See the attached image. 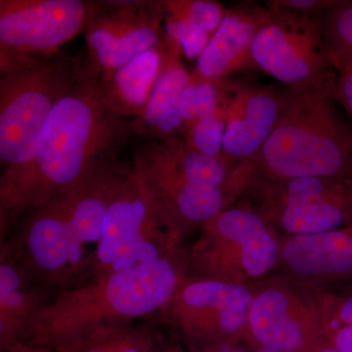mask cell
Segmentation results:
<instances>
[{
	"label": "cell",
	"instance_id": "6da1fadb",
	"mask_svg": "<svg viewBox=\"0 0 352 352\" xmlns=\"http://www.w3.org/2000/svg\"><path fill=\"white\" fill-rule=\"evenodd\" d=\"M124 118L104 97L98 74L82 63L67 94L46 120L36 159L24 177L0 199L1 228L27 210L66 193L122 138Z\"/></svg>",
	"mask_w": 352,
	"mask_h": 352
},
{
	"label": "cell",
	"instance_id": "7a4b0ae2",
	"mask_svg": "<svg viewBox=\"0 0 352 352\" xmlns=\"http://www.w3.org/2000/svg\"><path fill=\"white\" fill-rule=\"evenodd\" d=\"M131 164L102 159L76 186L32 210L11 254L44 286L63 291L91 280L104 221Z\"/></svg>",
	"mask_w": 352,
	"mask_h": 352
},
{
	"label": "cell",
	"instance_id": "3957f363",
	"mask_svg": "<svg viewBox=\"0 0 352 352\" xmlns=\"http://www.w3.org/2000/svg\"><path fill=\"white\" fill-rule=\"evenodd\" d=\"M187 277V254L107 273L58 292L30 321L23 342L72 352L95 333L157 314Z\"/></svg>",
	"mask_w": 352,
	"mask_h": 352
},
{
	"label": "cell",
	"instance_id": "277c9868",
	"mask_svg": "<svg viewBox=\"0 0 352 352\" xmlns=\"http://www.w3.org/2000/svg\"><path fill=\"white\" fill-rule=\"evenodd\" d=\"M325 91L286 88L281 115L249 162L272 179L352 178V124Z\"/></svg>",
	"mask_w": 352,
	"mask_h": 352
},
{
	"label": "cell",
	"instance_id": "5b68a950",
	"mask_svg": "<svg viewBox=\"0 0 352 352\" xmlns=\"http://www.w3.org/2000/svg\"><path fill=\"white\" fill-rule=\"evenodd\" d=\"M78 60L65 55L34 57L2 74L0 80V199L31 168L46 120L80 72Z\"/></svg>",
	"mask_w": 352,
	"mask_h": 352
},
{
	"label": "cell",
	"instance_id": "8992f818",
	"mask_svg": "<svg viewBox=\"0 0 352 352\" xmlns=\"http://www.w3.org/2000/svg\"><path fill=\"white\" fill-rule=\"evenodd\" d=\"M280 261L274 229L247 206L229 207L201 226L187 254L191 277L250 285Z\"/></svg>",
	"mask_w": 352,
	"mask_h": 352
},
{
	"label": "cell",
	"instance_id": "52a82bcc",
	"mask_svg": "<svg viewBox=\"0 0 352 352\" xmlns=\"http://www.w3.org/2000/svg\"><path fill=\"white\" fill-rule=\"evenodd\" d=\"M182 237L131 166L106 212L91 279L170 256Z\"/></svg>",
	"mask_w": 352,
	"mask_h": 352
},
{
	"label": "cell",
	"instance_id": "ba28073f",
	"mask_svg": "<svg viewBox=\"0 0 352 352\" xmlns=\"http://www.w3.org/2000/svg\"><path fill=\"white\" fill-rule=\"evenodd\" d=\"M240 196L273 229L288 236L328 232L352 224V178L272 179L252 168Z\"/></svg>",
	"mask_w": 352,
	"mask_h": 352
},
{
	"label": "cell",
	"instance_id": "9c48e42d",
	"mask_svg": "<svg viewBox=\"0 0 352 352\" xmlns=\"http://www.w3.org/2000/svg\"><path fill=\"white\" fill-rule=\"evenodd\" d=\"M258 68L294 90L330 94L337 69L315 15L264 7L252 45Z\"/></svg>",
	"mask_w": 352,
	"mask_h": 352
},
{
	"label": "cell",
	"instance_id": "30bf717a",
	"mask_svg": "<svg viewBox=\"0 0 352 352\" xmlns=\"http://www.w3.org/2000/svg\"><path fill=\"white\" fill-rule=\"evenodd\" d=\"M104 8L105 2L82 0H0L1 75L31 58L59 54Z\"/></svg>",
	"mask_w": 352,
	"mask_h": 352
},
{
	"label": "cell",
	"instance_id": "8fae6325",
	"mask_svg": "<svg viewBox=\"0 0 352 352\" xmlns=\"http://www.w3.org/2000/svg\"><path fill=\"white\" fill-rule=\"evenodd\" d=\"M252 298L250 285L187 276L157 315L182 333L189 349L248 342Z\"/></svg>",
	"mask_w": 352,
	"mask_h": 352
},
{
	"label": "cell",
	"instance_id": "7c38bea8",
	"mask_svg": "<svg viewBox=\"0 0 352 352\" xmlns=\"http://www.w3.org/2000/svg\"><path fill=\"white\" fill-rule=\"evenodd\" d=\"M329 342L323 295L284 281L254 289L248 323V344L280 352H314Z\"/></svg>",
	"mask_w": 352,
	"mask_h": 352
},
{
	"label": "cell",
	"instance_id": "4fadbf2b",
	"mask_svg": "<svg viewBox=\"0 0 352 352\" xmlns=\"http://www.w3.org/2000/svg\"><path fill=\"white\" fill-rule=\"evenodd\" d=\"M163 1L105 2L85 30L88 63L105 78L164 43Z\"/></svg>",
	"mask_w": 352,
	"mask_h": 352
},
{
	"label": "cell",
	"instance_id": "5bb4252c",
	"mask_svg": "<svg viewBox=\"0 0 352 352\" xmlns=\"http://www.w3.org/2000/svg\"><path fill=\"white\" fill-rule=\"evenodd\" d=\"M132 170L159 207L184 235L230 207L238 198L232 190L201 186L186 182L135 150Z\"/></svg>",
	"mask_w": 352,
	"mask_h": 352
},
{
	"label": "cell",
	"instance_id": "9a60e30c",
	"mask_svg": "<svg viewBox=\"0 0 352 352\" xmlns=\"http://www.w3.org/2000/svg\"><path fill=\"white\" fill-rule=\"evenodd\" d=\"M285 91L232 82L222 154L234 166L251 161L270 138L283 109Z\"/></svg>",
	"mask_w": 352,
	"mask_h": 352
},
{
	"label": "cell",
	"instance_id": "2e32d148",
	"mask_svg": "<svg viewBox=\"0 0 352 352\" xmlns=\"http://www.w3.org/2000/svg\"><path fill=\"white\" fill-rule=\"evenodd\" d=\"M296 276L323 282L352 280L351 226L280 243V261Z\"/></svg>",
	"mask_w": 352,
	"mask_h": 352
},
{
	"label": "cell",
	"instance_id": "e0dca14e",
	"mask_svg": "<svg viewBox=\"0 0 352 352\" xmlns=\"http://www.w3.org/2000/svg\"><path fill=\"white\" fill-rule=\"evenodd\" d=\"M264 7L245 4L226 10L200 56L192 75L207 80H226L254 67L252 45Z\"/></svg>",
	"mask_w": 352,
	"mask_h": 352
},
{
	"label": "cell",
	"instance_id": "ac0fdd59",
	"mask_svg": "<svg viewBox=\"0 0 352 352\" xmlns=\"http://www.w3.org/2000/svg\"><path fill=\"white\" fill-rule=\"evenodd\" d=\"M164 41L163 69L142 115L131 124V131L134 133L150 136L155 140L175 138L183 133L180 101L191 76L182 64L180 50L166 39Z\"/></svg>",
	"mask_w": 352,
	"mask_h": 352
},
{
	"label": "cell",
	"instance_id": "d6986e66",
	"mask_svg": "<svg viewBox=\"0 0 352 352\" xmlns=\"http://www.w3.org/2000/svg\"><path fill=\"white\" fill-rule=\"evenodd\" d=\"M164 58V41L111 75L99 76L104 97L116 113L135 119L142 115L163 69Z\"/></svg>",
	"mask_w": 352,
	"mask_h": 352
},
{
	"label": "cell",
	"instance_id": "ffe728a7",
	"mask_svg": "<svg viewBox=\"0 0 352 352\" xmlns=\"http://www.w3.org/2000/svg\"><path fill=\"white\" fill-rule=\"evenodd\" d=\"M48 300L29 283L0 294V347L23 342L30 321Z\"/></svg>",
	"mask_w": 352,
	"mask_h": 352
},
{
	"label": "cell",
	"instance_id": "44dd1931",
	"mask_svg": "<svg viewBox=\"0 0 352 352\" xmlns=\"http://www.w3.org/2000/svg\"><path fill=\"white\" fill-rule=\"evenodd\" d=\"M315 17L337 72L352 66V0H335Z\"/></svg>",
	"mask_w": 352,
	"mask_h": 352
},
{
	"label": "cell",
	"instance_id": "7402d4cb",
	"mask_svg": "<svg viewBox=\"0 0 352 352\" xmlns=\"http://www.w3.org/2000/svg\"><path fill=\"white\" fill-rule=\"evenodd\" d=\"M163 342L152 328L131 323L100 331L72 352H157Z\"/></svg>",
	"mask_w": 352,
	"mask_h": 352
},
{
	"label": "cell",
	"instance_id": "603a6c76",
	"mask_svg": "<svg viewBox=\"0 0 352 352\" xmlns=\"http://www.w3.org/2000/svg\"><path fill=\"white\" fill-rule=\"evenodd\" d=\"M232 82L207 80L190 76L180 101V116L184 127L194 120L214 112L229 101Z\"/></svg>",
	"mask_w": 352,
	"mask_h": 352
},
{
	"label": "cell",
	"instance_id": "cb8c5ba5",
	"mask_svg": "<svg viewBox=\"0 0 352 352\" xmlns=\"http://www.w3.org/2000/svg\"><path fill=\"white\" fill-rule=\"evenodd\" d=\"M228 103L184 127L183 138L192 148L210 156L222 155Z\"/></svg>",
	"mask_w": 352,
	"mask_h": 352
},
{
	"label": "cell",
	"instance_id": "d4e9b609",
	"mask_svg": "<svg viewBox=\"0 0 352 352\" xmlns=\"http://www.w3.org/2000/svg\"><path fill=\"white\" fill-rule=\"evenodd\" d=\"M163 2L164 17L197 25L212 36L226 11L219 2L210 0H168Z\"/></svg>",
	"mask_w": 352,
	"mask_h": 352
},
{
	"label": "cell",
	"instance_id": "484cf974",
	"mask_svg": "<svg viewBox=\"0 0 352 352\" xmlns=\"http://www.w3.org/2000/svg\"><path fill=\"white\" fill-rule=\"evenodd\" d=\"M164 39L173 44L187 59H198L212 34L184 21L164 17Z\"/></svg>",
	"mask_w": 352,
	"mask_h": 352
},
{
	"label": "cell",
	"instance_id": "4316f807",
	"mask_svg": "<svg viewBox=\"0 0 352 352\" xmlns=\"http://www.w3.org/2000/svg\"><path fill=\"white\" fill-rule=\"evenodd\" d=\"M330 96L352 119V66L337 72Z\"/></svg>",
	"mask_w": 352,
	"mask_h": 352
},
{
	"label": "cell",
	"instance_id": "83f0119b",
	"mask_svg": "<svg viewBox=\"0 0 352 352\" xmlns=\"http://www.w3.org/2000/svg\"><path fill=\"white\" fill-rule=\"evenodd\" d=\"M333 2L335 0H273L270 2V6L307 15H316L333 6Z\"/></svg>",
	"mask_w": 352,
	"mask_h": 352
},
{
	"label": "cell",
	"instance_id": "f1b7e54d",
	"mask_svg": "<svg viewBox=\"0 0 352 352\" xmlns=\"http://www.w3.org/2000/svg\"><path fill=\"white\" fill-rule=\"evenodd\" d=\"M328 340L339 352H352V325L326 324Z\"/></svg>",
	"mask_w": 352,
	"mask_h": 352
},
{
	"label": "cell",
	"instance_id": "f546056e",
	"mask_svg": "<svg viewBox=\"0 0 352 352\" xmlns=\"http://www.w3.org/2000/svg\"><path fill=\"white\" fill-rule=\"evenodd\" d=\"M191 352H250L239 346V342H223L212 346L190 349Z\"/></svg>",
	"mask_w": 352,
	"mask_h": 352
},
{
	"label": "cell",
	"instance_id": "4dcf8cb0",
	"mask_svg": "<svg viewBox=\"0 0 352 352\" xmlns=\"http://www.w3.org/2000/svg\"><path fill=\"white\" fill-rule=\"evenodd\" d=\"M1 352H57L48 346H36L27 342H17L12 346L1 349Z\"/></svg>",
	"mask_w": 352,
	"mask_h": 352
},
{
	"label": "cell",
	"instance_id": "1f68e13d",
	"mask_svg": "<svg viewBox=\"0 0 352 352\" xmlns=\"http://www.w3.org/2000/svg\"><path fill=\"white\" fill-rule=\"evenodd\" d=\"M157 352H187L184 347L177 342H163Z\"/></svg>",
	"mask_w": 352,
	"mask_h": 352
},
{
	"label": "cell",
	"instance_id": "d6a6232c",
	"mask_svg": "<svg viewBox=\"0 0 352 352\" xmlns=\"http://www.w3.org/2000/svg\"><path fill=\"white\" fill-rule=\"evenodd\" d=\"M314 352H339L337 349H335L330 344V342H327V344H323L321 347H319L318 349H316Z\"/></svg>",
	"mask_w": 352,
	"mask_h": 352
},
{
	"label": "cell",
	"instance_id": "836d02e7",
	"mask_svg": "<svg viewBox=\"0 0 352 352\" xmlns=\"http://www.w3.org/2000/svg\"><path fill=\"white\" fill-rule=\"evenodd\" d=\"M252 352H280L274 349H270V347L263 346H254L252 347Z\"/></svg>",
	"mask_w": 352,
	"mask_h": 352
}]
</instances>
